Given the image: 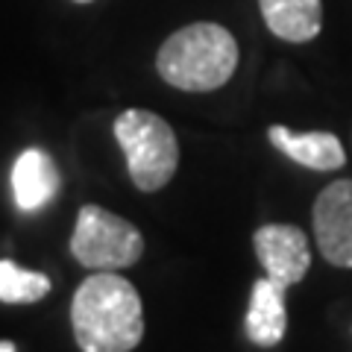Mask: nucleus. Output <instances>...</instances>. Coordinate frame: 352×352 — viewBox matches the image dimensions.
Here are the masks:
<instances>
[{"instance_id": "7ed1b4c3", "label": "nucleus", "mask_w": 352, "mask_h": 352, "mask_svg": "<svg viewBox=\"0 0 352 352\" xmlns=\"http://www.w3.org/2000/svg\"><path fill=\"white\" fill-rule=\"evenodd\" d=\"M115 138L138 191L153 194L173 179L179 168V141L162 115L147 109H126L115 118Z\"/></svg>"}, {"instance_id": "ddd939ff", "label": "nucleus", "mask_w": 352, "mask_h": 352, "mask_svg": "<svg viewBox=\"0 0 352 352\" xmlns=\"http://www.w3.org/2000/svg\"><path fill=\"white\" fill-rule=\"evenodd\" d=\"M74 3H91V0H74Z\"/></svg>"}, {"instance_id": "1a4fd4ad", "label": "nucleus", "mask_w": 352, "mask_h": 352, "mask_svg": "<svg viewBox=\"0 0 352 352\" xmlns=\"http://www.w3.org/2000/svg\"><path fill=\"white\" fill-rule=\"evenodd\" d=\"M285 285L270 276L252 282L250 311H247V335L258 346H276L288 332V308H285Z\"/></svg>"}, {"instance_id": "0eeeda50", "label": "nucleus", "mask_w": 352, "mask_h": 352, "mask_svg": "<svg viewBox=\"0 0 352 352\" xmlns=\"http://www.w3.org/2000/svg\"><path fill=\"white\" fill-rule=\"evenodd\" d=\"M59 185H62V176H59L56 162L50 159V153L30 147L15 159L12 194H15V206L24 214H32L47 206L59 194Z\"/></svg>"}, {"instance_id": "39448f33", "label": "nucleus", "mask_w": 352, "mask_h": 352, "mask_svg": "<svg viewBox=\"0 0 352 352\" xmlns=\"http://www.w3.org/2000/svg\"><path fill=\"white\" fill-rule=\"evenodd\" d=\"M314 238L335 267H352V179H335L314 200Z\"/></svg>"}, {"instance_id": "20e7f679", "label": "nucleus", "mask_w": 352, "mask_h": 352, "mask_svg": "<svg viewBox=\"0 0 352 352\" xmlns=\"http://www.w3.org/2000/svg\"><path fill=\"white\" fill-rule=\"evenodd\" d=\"M71 252L88 270H124L144 256V238L129 220L88 203L76 214Z\"/></svg>"}, {"instance_id": "6e6552de", "label": "nucleus", "mask_w": 352, "mask_h": 352, "mask_svg": "<svg viewBox=\"0 0 352 352\" xmlns=\"http://www.w3.org/2000/svg\"><path fill=\"white\" fill-rule=\"evenodd\" d=\"M267 138L279 153H285L308 170H338L346 164L344 144L332 132H294L276 124L267 129Z\"/></svg>"}, {"instance_id": "423d86ee", "label": "nucleus", "mask_w": 352, "mask_h": 352, "mask_svg": "<svg viewBox=\"0 0 352 352\" xmlns=\"http://www.w3.org/2000/svg\"><path fill=\"white\" fill-rule=\"evenodd\" d=\"M252 247H256V256L261 261L264 273L273 282L285 285V288L302 282L308 267H311V247H308V238L300 226L267 223L256 229Z\"/></svg>"}, {"instance_id": "9b49d317", "label": "nucleus", "mask_w": 352, "mask_h": 352, "mask_svg": "<svg viewBox=\"0 0 352 352\" xmlns=\"http://www.w3.org/2000/svg\"><path fill=\"white\" fill-rule=\"evenodd\" d=\"M50 294V279L38 270H24L15 261H0V302H38Z\"/></svg>"}, {"instance_id": "f03ea898", "label": "nucleus", "mask_w": 352, "mask_h": 352, "mask_svg": "<svg viewBox=\"0 0 352 352\" xmlns=\"http://www.w3.org/2000/svg\"><path fill=\"white\" fill-rule=\"evenodd\" d=\"M238 68V41L226 27L197 21L164 38L156 71L179 91H214Z\"/></svg>"}, {"instance_id": "f257e3e1", "label": "nucleus", "mask_w": 352, "mask_h": 352, "mask_svg": "<svg viewBox=\"0 0 352 352\" xmlns=\"http://www.w3.org/2000/svg\"><path fill=\"white\" fill-rule=\"evenodd\" d=\"M71 326L82 352H132L144 338L135 285L112 270L91 273L74 294Z\"/></svg>"}, {"instance_id": "f8f14e48", "label": "nucleus", "mask_w": 352, "mask_h": 352, "mask_svg": "<svg viewBox=\"0 0 352 352\" xmlns=\"http://www.w3.org/2000/svg\"><path fill=\"white\" fill-rule=\"evenodd\" d=\"M0 352H15V344H9V340H0Z\"/></svg>"}, {"instance_id": "9d476101", "label": "nucleus", "mask_w": 352, "mask_h": 352, "mask_svg": "<svg viewBox=\"0 0 352 352\" xmlns=\"http://www.w3.org/2000/svg\"><path fill=\"white\" fill-rule=\"evenodd\" d=\"M258 9L273 36L291 44L311 41L323 27L320 0H258Z\"/></svg>"}]
</instances>
